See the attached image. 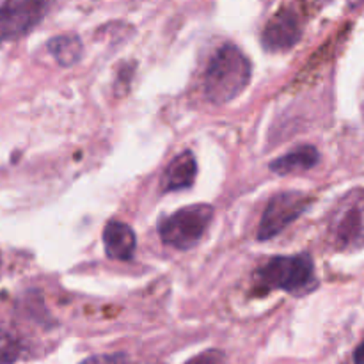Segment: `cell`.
<instances>
[{
  "instance_id": "1",
  "label": "cell",
  "mask_w": 364,
  "mask_h": 364,
  "mask_svg": "<svg viewBox=\"0 0 364 364\" xmlns=\"http://www.w3.org/2000/svg\"><path fill=\"white\" fill-rule=\"evenodd\" d=\"M252 68L238 46L226 43L210 59L205 73V96L215 105L237 98L251 80Z\"/></svg>"
},
{
  "instance_id": "2",
  "label": "cell",
  "mask_w": 364,
  "mask_h": 364,
  "mask_svg": "<svg viewBox=\"0 0 364 364\" xmlns=\"http://www.w3.org/2000/svg\"><path fill=\"white\" fill-rule=\"evenodd\" d=\"M315 281V265L309 255L276 256L263 263L256 272V288L259 291L284 290L299 294L308 290Z\"/></svg>"
},
{
  "instance_id": "3",
  "label": "cell",
  "mask_w": 364,
  "mask_h": 364,
  "mask_svg": "<svg viewBox=\"0 0 364 364\" xmlns=\"http://www.w3.org/2000/svg\"><path fill=\"white\" fill-rule=\"evenodd\" d=\"M212 217L213 208L210 205L185 206L162 220L159 226L160 238L171 247L187 251L201 240Z\"/></svg>"
},
{
  "instance_id": "4",
  "label": "cell",
  "mask_w": 364,
  "mask_h": 364,
  "mask_svg": "<svg viewBox=\"0 0 364 364\" xmlns=\"http://www.w3.org/2000/svg\"><path fill=\"white\" fill-rule=\"evenodd\" d=\"M329 238L340 251H358L364 247V191L350 192L334 208Z\"/></svg>"
},
{
  "instance_id": "5",
  "label": "cell",
  "mask_w": 364,
  "mask_h": 364,
  "mask_svg": "<svg viewBox=\"0 0 364 364\" xmlns=\"http://www.w3.org/2000/svg\"><path fill=\"white\" fill-rule=\"evenodd\" d=\"M52 0H4L0 6V43L28 34L45 18Z\"/></svg>"
},
{
  "instance_id": "6",
  "label": "cell",
  "mask_w": 364,
  "mask_h": 364,
  "mask_svg": "<svg viewBox=\"0 0 364 364\" xmlns=\"http://www.w3.org/2000/svg\"><path fill=\"white\" fill-rule=\"evenodd\" d=\"M309 203H311L309 196L302 194V192L287 191L274 196L269 201V205H267L262 217V223H259V240H270L276 235H279L284 228L290 226L308 208Z\"/></svg>"
},
{
  "instance_id": "7",
  "label": "cell",
  "mask_w": 364,
  "mask_h": 364,
  "mask_svg": "<svg viewBox=\"0 0 364 364\" xmlns=\"http://www.w3.org/2000/svg\"><path fill=\"white\" fill-rule=\"evenodd\" d=\"M302 21L297 11L279 9L267 23L263 31L262 43L269 52H287L294 48L302 38Z\"/></svg>"
},
{
  "instance_id": "8",
  "label": "cell",
  "mask_w": 364,
  "mask_h": 364,
  "mask_svg": "<svg viewBox=\"0 0 364 364\" xmlns=\"http://www.w3.org/2000/svg\"><path fill=\"white\" fill-rule=\"evenodd\" d=\"M103 244H105L107 256L119 262H127L134 256L135 245V233L128 224L119 223V220H110L103 230Z\"/></svg>"
},
{
  "instance_id": "9",
  "label": "cell",
  "mask_w": 364,
  "mask_h": 364,
  "mask_svg": "<svg viewBox=\"0 0 364 364\" xmlns=\"http://www.w3.org/2000/svg\"><path fill=\"white\" fill-rule=\"evenodd\" d=\"M196 174H198V164L194 155L191 151L180 153L166 167L162 176V192H176L192 187Z\"/></svg>"
},
{
  "instance_id": "10",
  "label": "cell",
  "mask_w": 364,
  "mask_h": 364,
  "mask_svg": "<svg viewBox=\"0 0 364 364\" xmlns=\"http://www.w3.org/2000/svg\"><path fill=\"white\" fill-rule=\"evenodd\" d=\"M320 162V153L315 146L302 144L299 148L291 149L284 156L274 160L270 164V171L276 174H294L301 173V171H309Z\"/></svg>"
},
{
  "instance_id": "11",
  "label": "cell",
  "mask_w": 364,
  "mask_h": 364,
  "mask_svg": "<svg viewBox=\"0 0 364 364\" xmlns=\"http://www.w3.org/2000/svg\"><path fill=\"white\" fill-rule=\"evenodd\" d=\"M48 50L60 66H73L82 57V41L75 34H64L48 41Z\"/></svg>"
},
{
  "instance_id": "12",
  "label": "cell",
  "mask_w": 364,
  "mask_h": 364,
  "mask_svg": "<svg viewBox=\"0 0 364 364\" xmlns=\"http://www.w3.org/2000/svg\"><path fill=\"white\" fill-rule=\"evenodd\" d=\"M21 347L16 338L0 327V364H11L20 358Z\"/></svg>"
},
{
  "instance_id": "13",
  "label": "cell",
  "mask_w": 364,
  "mask_h": 364,
  "mask_svg": "<svg viewBox=\"0 0 364 364\" xmlns=\"http://www.w3.org/2000/svg\"><path fill=\"white\" fill-rule=\"evenodd\" d=\"M80 364H127V358L123 354H100L84 359Z\"/></svg>"
},
{
  "instance_id": "14",
  "label": "cell",
  "mask_w": 364,
  "mask_h": 364,
  "mask_svg": "<svg viewBox=\"0 0 364 364\" xmlns=\"http://www.w3.org/2000/svg\"><path fill=\"white\" fill-rule=\"evenodd\" d=\"M185 364H224V355L219 350H206L196 358L188 359Z\"/></svg>"
},
{
  "instance_id": "15",
  "label": "cell",
  "mask_w": 364,
  "mask_h": 364,
  "mask_svg": "<svg viewBox=\"0 0 364 364\" xmlns=\"http://www.w3.org/2000/svg\"><path fill=\"white\" fill-rule=\"evenodd\" d=\"M354 363L355 364H364V341L355 348L354 352Z\"/></svg>"
},
{
  "instance_id": "16",
  "label": "cell",
  "mask_w": 364,
  "mask_h": 364,
  "mask_svg": "<svg viewBox=\"0 0 364 364\" xmlns=\"http://www.w3.org/2000/svg\"><path fill=\"white\" fill-rule=\"evenodd\" d=\"M309 2H313V4H323V2H327V0H309Z\"/></svg>"
}]
</instances>
